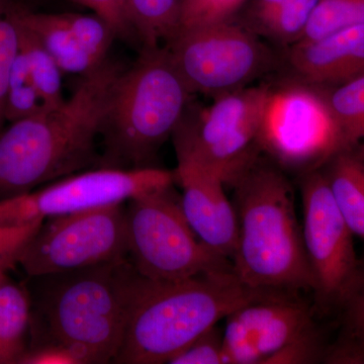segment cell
<instances>
[{
    "instance_id": "6da1fadb",
    "label": "cell",
    "mask_w": 364,
    "mask_h": 364,
    "mask_svg": "<svg viewBox=\"0 0 364 364\" xmlns=\"http://www.w3.org/2000/svg\"><path fill=\"white\" fill-rule=\"evenodd\" d=\"M123 69L107 60L83 76L60 107L14 122L0 134V200L85 171L92 164L97 139Z\"/></svg>"
},
{
    "instance_id": "7a4b0ae2",
    "label": "cell",
    "mask_w": 364,
    "mask_h": 364,
    "mask_svg": "<svg viewBox=\"0 0 364 364\" xmlns=\"http://www.w3.org/2000/svg\"><path fill=\"white\" fill-rule=\"evenodd\" d=\"M274 291L251 289L234 272L176 282L136 274L123 343L114 363H168L193 340L237 309Z\"/></svg>"
},
{
    "instance_id": "3957f363",
    "label": "cell",
    "mask_w": 364,
    "mask_h": 364,
    "mask_svg": "<svg viewBox=\"0 0 364 364\" xmlns=\"http://www.w3.org/2000/svg\"><path fill=\"white\" fill-rule=\"evenodd\" d=\"M238 237L232 264L246 286L312 293L313 282L289 174L262 155L236 181Z\"/></svg>"
},
{
    "instance_id": "277c9868",
    "label": "cell",
    "mask_w": 364,
    "mask_h": 364,
    "mask_svg": "<svg viewBox=\"0 0 364 364\" xmlns=\"http://www.w3.org/2000/svg\"><path fill=\"white\" fill-rule=\"evenodd\" d=\"M191 91L166 47L143 48L112 90L100 136L102 167H153L188 107Z\"/></svg>"
},
{
    "instance_id": "5b68a950",
    "label": "cell",
    "mask_w": 364,
    "mask_h": 364,
    "mask_svg": "<svg viewBox=\"0 0 364 364\" xmlns=\"http://www.w3.org/2000/svg\"><path fill=\"white\" fill-rule=\"evenodd\" d=\"M138 272L130 260L54 274L39 301L46 343L67 345L87 364L114 363Z\"/></svg>"
},
{
    "instance_id": "8992f818",
    "label": "cell",
    "mask_w": 364,
    "mask_h": 364,
    "mask_svg": "<svg viewBox=\"0 0 364 364\" xmlns=\"http://www.w3.org/2000/svg\"><path fill=\"white\" fill-rule=\"evenodd\" d=\"M126 227L129 260L146 279L176 282L234 272L231 261L210 250L189 226L173 186L128 200Z\"/></svg>"
},
{
    "instance_id": "52a82bcc",
    "label": "cell",
    "mask_w": 364,
    "mask_h": 364,
    "mask_svg": "<svg viewBox=\"0 0 364 364\" xmlns=\"http://www.w3.org/2000/svg\"><path fill=\"white\" fill-rule=\"evenodd\" d=\"M261 155L287 174L322 168L342 150L324 88L284 76L268 92L258 129Z\"/></svg>"
},
{
    "instance_id": "ba28073f",
    "label": "cell",
    "mask_w": 364,
    "mask_h": 364,
    "mask_svg": "<svg viewBox=\"0 0 364 364\" xmlns=\"http://www.w3.org/2000/svg\"><path fill=\"white\" fill-rule=\"evenodd\" d=\"M164 47L193 95L248 87L280 66V54L235 21L181 28Z\"/></svg>"
},
{
    "instance_id": "9c48e42d",
    "label": "cell",
    "mask_w": 364,
    "mask_h": 364,
    "mask_svg": "<svg viewBox=\"0 0 364 364\" xmlns=\"http://www.w3.org/2000/svg\"><path fill=\"white\" fill-rule=\"evenodd\" d=\"M304 246L312 275L315 308L342 310L360 272L350 228L333 198L322 169L299 176Z\"/></svg>"
},
{
    "instance_id": "30bf717a",
    "label": "cell",
    "mask_w": 364,
    "mask_h": 364,
    "mask_svg": "<svg viewBox=\"0 0 364 364\" xmlns=\"http://www.w3.org/2000/svg\"><path fill=\"white\" fill-rule=\"evenodd\" d=\"M174 172L158 167H100L53 181L44 188L0 200V226L46 221L92 208L124 203L172 186Z\"/></svg>"
},
{
    "instance_id": "8fae6325",
    "label": "cell",
    "mask_w": 364,
    "mask_h": 364,
    "mask_svg": "<svg viewBox=\"0 0 364 364\" xmlns=\"http://www.w3.org/2000/svg\"><path fill=\"white\" fill-rule=\"evenodd\" d=\"M129 259L124 203L58 215L43 223L21 256L31 277Z\"/></svg>"
},
{
    "instance_id": "7c38bea8",
    "label": "cell",
    "mask_w": 364,
    "mask_h": 364,
    "mask_svg": "<svg viewBox=\"0 0 364 364\" xmlns=\"http://www.w3.org/2000/svg\"><path fill=\"white\" fill-rule=\"evenodd\" d=\"M225 320V364H269L289 344L318 329L312 308L289 294L257 299Z\"/></svg>"
},
{
    "instance_id": "4fadbf2b",
    "label": "cell",
    "mask_w": 364,
    "mask_h": 364,
    "mask_svg": "<svg viewBox=\"0 0 364 364\" xmlns=\"http://www.w3.org/2000/svg\"><path fill=\"white\" fill-rule=\"evenodd\" d=\"M173 172L189 226L210 250L232 262L238 219L233 202L225 193L226 184L214 172L193 162H178Z\"/></svg>"
},
{
    "instance_id": "5bb4252c",
    "label": "cell",
    "mask_w": 364,
    "mask_h": 364,
    "mask_svg": "<svg viewBox=\"0 0 364 364\" xmlns=\"http://www.w3.org/2000/svg\"><path fill=\"white\" fill-rule=\"evenodd\" d=\"M268 85L248 86L214 97L207 109L184 114L172 134L177 161L200 164L237 129L262 111Z\"/></svg>"
},
{
    "instance_id": "9a60e30c",
    "label": "cell",
    "mask_w": 364,
    "mask_h": 364,
    "mask_svg": "<svg viewBox=\"0 0 364 364\" xmlns=\"http://www.w3.org/2000/svg\"><path fill=\"white\" fill-rule=\"evenodd\" d=\"M279 69L286 77L317 87H337L364 75V26L284 48Z\"/></svg>"
},
{
    "instance_id": "2e32d148",
    "label": "cell",
    "mask_w": 364,
    "mask_h": 364,
    "mask_svg": "<svg viewBox=\"0 0 364 364\" xmlns=\"http://www.w3.org/2000/svg\"><path fill=\"white\" fill-rule=\"evenodd\" d=\"M14 16L42 43L63 73L83 77L97 70L107 60L97 58L79 44L62 14L36 13L21 6L14 9Z\"/></svg>"
},
{
    "instance_id": "e0dca14e",
    "label": "cell",
    "mask_w": 364,
    "mask_h": 364,
    "mask_svg": "<svg viewBox=\"0 0 364 364\" xmlns=\"http://www.w3.org/2000/svg\"><path fill=\"white\" fill-rule=\"evenodd\" d=\"M321 169L345 222L364 240V156L341 150Z\"/></svg>"
},
{
    "instance_id": "ac0fdd59",
    "label": "cell",
    "mask_w": 364,
    "mask_h": 364,
    "mask_svg": "<svg viewBox=\"0 0 364 364\" xmlns=\"http://www.w3.org/2000/svg\"><path fill=\"white\" fill-rule=\"evenodd\" d=\"M32 323V301L9 277L0 279V364L20 363Z\"/></svg>"
},
{
    "instance_id": "d6986e66",
    "label": "cell",
    "mask_w": 364,
    "mask_h": 364,
    "mask_svg": "<svg viewBox=\"0 0 364 364\" xmlns=\"http://www.w3.org/2000/svg\"><path fill=\"white\" fill-rule=\"evenodd\" d=\"M184 0H126L132 32L143 48L162 47L181 28Z\"/></svg>"
},
{
    "instance_id": "ffe728a7",
    "label": "cell",
    "mask_w": 364,
    "mask_h": 364,
    "mask_svg": "<svg viewBox=\"0 0 364 364\" xmlns=\"http://www.w3.org/2000/svg\"><path fill=\"white\" fill-rule=\"evenodd\" d=\"M317 4L318 0H287L267 11L244 16L240 23L284 49L301 39Z\"/></svg>"
},
{
    "instance_id": "44dd1931",
    "label": "cell",
    "mask_w": 364,
    "mask_h": 364,
    "mask_svg": "<svg viewBox=\"0 0 364 364\" xmlns=\"http://www.w3.org/2000/svg\"><path fill=\"white\" fill-rule=\"evenodd\" d=\"M325 91L342 150L364 156V75Z\"/></svg>"
},
{
    "instance_id": "7402d4cb",
    "label": "cell",
    "mask_w": 364,
    "mask_h": 364,
    "mask_svg": "<svg viewBox=\"0 0 364 364\" xmlns=\"http://www.w3.org/2000/svg\"><path fill=\"white\" fill-rule=\"evenodd\" d=\"M18 50L26 60L33 85L42 98L46 111L56 109L66 100L62 85L63 71L37 37L18 21Z\"/></svg>"
},
{
    "instance_id": "603a6c76",
    "label": "cell",
    "mask_w": 364,
    "mask_h": 364,
    "mask_svg": "<svg viewBox=\"0 0 364 364\" xmlns=\"http://www.w3.org/2000/svg\"><path fill=\"white\" fill-rule=\"evenodd\" d=\"M341 312V331L336 341L328 345L324 363L364 364V263H361L358 282Z\"/></svg>"
},
{
    "instance_id": "cb8c5ba5",
    "label": "cell",
    "mask_w": 364,
    "mask_h": 364,
    "mask_svg": "<svg viewBox=\"0 0 364 364\" xmlns=\"http://www.w3.org/2000/svg\"><path fill=\"white\" fill-rule=\"evenodd\" d=\"M358 26H364V0H318L299 42L321 39Z\"/></svg>"
},
{
    "instance_id": "d4e9b609",
    "label": "cell",
    "mask_w": 364,
    "mask_h": 364,
    "mask_svg": "<svg viewBox=\"0 0 364 364\" xmlns=\"http://www.w3.org/2000/svg\"><path fill=\"white\" fill-rule=\"evenodd\" d=\"M44 111L42 98L33 85L26 60L18 50L7 90L6 121L14 123Z\"/></svg>"
},
{
    "instance_id": "484cf974",
    "label": "cell",
    "mask_w": 364,
    "mask_h": 364,
    "mask_svg": "<svg viewBox=\"0 0 364 364\" xmlns=\"http://www.w3.org/2000/svg\"><path fill=\"white\" fill-rule=\"evenodd\" d=\"M67 26L79 44L97 58L107 60L109 48L117 37L114 28L97 14H62Z\"/></svg>"
},
{
    "instance_id": "4316f807",
    "label": "cell",
    "mask_w": 364,
    "mask_h": 364,
    "mask_svg": "<svg viewBox=\"0 0 364 364\" xmlns=\"http://www.w3.org/2000/svg\"><path fill=\"white\" fill-rule=\"evenodd\" d=\"M247 2L248 0H184L181 28L233 21Z\"/></svg>"
},
{
    "instance_id": "83f0119b",
    "label": "cell",
    "mask_w": 364,
    "mask_h": 364,
    "mask_svg": "<svg viewBox=\"0 0 364 364\" xmlns=\"http://www.w3.org/2000/svg\"><path fill=\"white\" fill-rule=\"evenodd\" d=\"M16 9L0 11V129L4 122H6L7 90L20 42L18 21L14 14Z\"/></svg>"
},
{
    "instance_id": "f1b7e54d",
    "label": "cell",
    "mask_w": 364,
    "mask_h": 364,
    "mask_svg": "<svg viewBox=\"0 0 364 364\" xmlns=\"http://www.w3.org/2000/svg\"><path fill=\"white\" fill-rule=\"evenodd\" d=\"M42 220L18 226H0V279L20 264L26 246L42 226Z\"/></svg>"
},
{
    "instance_id": "f546056e",
    "label": "cell",
    "mask_w": 364,
    "mask_h": 364,
    "mask_svg": "<svg viewBox=\"0 0 364 364\" xmlns=\"http://www.w3.org/2000/svg\"><path fill=\"white\" fill-rule=\"evenodd\" d=\"M170 364H225L223 332L217 325L169 359Z\"/></svg>"
},
{
    "instance_id": "4dcf8cb0",
    "label": "cell",
    "mask_w": 364,
    "mask_h": 364,
    "mask_svg": "<svg viewBox=\"0 0 364 364\" xmlns=\"http://www.w3.org/2000/svg\"><path fill=\"white\" fill-rule=\"evenodd\" d=\"M23 364H87L85 356L67 345L47 343L28 349L21 358Z\"/></svg>"
},
{
    "instance_id": "1f68e13d",
    "label": "cell",
    "mask_w": 364,
    "mask_h": 364,
    "mask_svg": "<svg viewBox=\"0 0 364 364\" xmlns=\"http://www.w3.org/2000/svg\"><path fill=\"white\" fill-rule=\"evenodd\" d=\"M87 7L93 14L112 26L117 37H128L132 33L126 0H74Z\"/></svg>"
},
{
    "instance_id": "d6a6232c",
    "label": "cell",
    "mask_w": 364,
    "mask_h": 364,
    "mask_svg": "<svg viewBox=\"0 0 364 364\" xmlns=\"http://www.w3.org/2000/svg\"><path fill=\"white\" fill-rule=\"evenodd\" d=\"M287 0H248L246 4L244 16H251V14L260 13V11H267L282 4Z\"/></svg>"
},
{
    "instance_id": "836d02e7",
    "label": "cell",
    "mask_w": 364,
    "mask_h": 364,
    "mask_svg": "<svg viewBox=\"0 0 364 364\" xmlns=\"http://www.w3.org/2000/svg\"><path fill=\"white\" fill-rule=\"evenodd\" d=\"M18 6H23L21 0H0V11H11Z\"/></svg>"
}]
</instances>
